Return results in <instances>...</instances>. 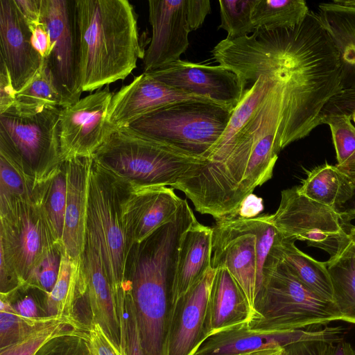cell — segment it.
Listing matches in <instances>:
<instances>
[{"label": "cell", "instance_id": "obj_1", "mask_svg": "<svg viewBox=\"0 0 355 355\" xmlns=\"http://www.w3.org/2000/svg\"><path fill=\"white\" fill-rule=\"evenodd\" d=\"M282 121L280 106L266 98L227 150L193 165L171 188L216 221L232 214L272 177Z\"/></svg>", "mask_w": 355, "mask_h": 355}, {"label": "cell", "instance_id": "obj_2", "mask_svg": "<svg viewBox=\"0 0 355 355\" xmlns=\"http://www.w3.org/2000/svg\"><path fill=\"white\" fill-rule=\"evenodd\" d=\"M76 8L81 92L125 79L145 54L132 4L127 0H76Z\"/></svg>", "mask_w": 355, "mask_h": 355}, {"label": "cell", "instance_id": "obj_3", "mask_svg": "<svg viewBox=\"0 0 355 355\" xmlns=\"http://www.w3.org/2000/svg\"><path fill=\"white\" fill-rule=\"evenodd\" d=\"M180 239L157 231L130 251L125 270V291L135 307L144 355H168Z\"/></svg>", "mask_w": 355, "mask_h": 355}, {"label": "cell", "instance_id": "obj_4", "mask_svg": "<svg viewBox=\"0 0 355 355\" xmlns=\"http://www.w3.org/2000/svg\"><path fill=\"white\" fill-rule=\"evenodd\" d=\"M92 158L117 180L171 187L193 165L205 159L184 154L129 127L116 129Z\"/></svg>", "mask_w": 355, "mask_h": 355}, {"label": "cell", "instance_id": "obj_5", "mask_svg": "<svg viewBox=\"0 0 355 355\" xmlns=\"http://www.w3.org/2000/svg\"><path fill=\"white\" fill-rule=\"evenodd\" d=\"M86 243L101 260L118 311L125 302L126 264L132 244L122 220L118 182L94 159L89 180Z\"/></svg>", "mask_w": 355, "mask_h": 355}, {"label": "cell", "instance_id": "obj_6", "mask_svg": "<svg viewBox=\"0 0 355 355\" xmlns=\"http://www.w3.org/2000/svg\"><path fill=\"white\" fill-rule=\"evenodd\" d=\"M234 109L213 101H184L150 111L128 127L188 155L205 157Z\"/></svg>", "mask_w": 355, "mask_h": 355}, {"label": "cell", "instance_id": "obj_7", "mask_svg": "<svg viewBox=\"0 0 355 355\" xmlns=\"http://www.w3.org/2000/svg\"><path fill=\"white\" fill-rule=\"evenodd\" d=\"M249 327L272 331L308 329L342 320L334 302L309 291L281 259L267 274Z\"/></svg>", "mask_w": 355, "mask_h": 355}, {"label": "cell", "instance_id": "obj_8", "mask_svg": "<svg viewBox=\"0 0 355 355\" xmlns=\"http://www.w3.org/2000/svg\"><path fill=\"white\" fill-rule=\"evenodd\" d=\"M62 108L28 112L12 105L0 114V146L20 158L34 175L36 185L63 161L58 136Z\"/></svg>", "mask_w": 355, "mask_h": 355}, {"label": "cell", "instance_id": "obj_9", "mask_svg": "<svg viewBox=\"0 0 355 355\" xmlns=\"http://www.w3.org/2000/svg\"><path fill=\"white\" fill-rule=\"evenodd\" d=\"M271 221L285 239L300 240L328 252L330 257L350 242L353 227L340 211L319 203L300 193L298 187L281 192Z\"/></svg>", "mask_w": 355, "mask_h": 355}, {"label": "cell", "instance_id": "obj_10", "mask_svg": "<svg viewBox=\"0 0 355 355\" xmlns=\"http://www.w3.org/2000/svg\"><path fill=\"white\" fill-rule=\"evenodd\" d=\"M0 255L15 268L24 286L34 267L58 243L33 201L0 207Z\"/></svg>", "mask_w": 355, "mask_h": 355}, {"label": "cell", "instance_id": "obj_11", "mask_svg": "<svg viewBox=\"0 0 355 355\" xmlns=\"http://www.w3.org/2000/svg\"><path fill=\"white\" fill-rule=\"evenodd\" d=\"M41 22L51 43L47 64L66 107L79 101L82 93L76 0H42Z\"/></svg>", "mask_w": 355, "mask_h": 355}, {"label": "cell", "instance_id": "obj_12", "mask_svg": "<svg viewBox=\"0 0 355 355\" xmlns=\"http://www.w3.org/2000/svg\"><path fill=\"white\" fill-rule=\"evenodd\" d=\"M114 92L107 87L61 110L58 136L62 159L92 157L116 130L108 119Z\"/></svg>", "mask_w": 355, "mask_h": 355}, {"label": "cell", "instance_id": "obj_13", "mask_svg": "<svg viewBox=\"0 0 355 355\" xmlns=\"http://www.w3.org/2000/svg\"><path fill=\"white\" fill-rule=\"evenodd\" d=\"M212 230L211 266L214 269L225 267L254 310L259 291L257 235L250 218H223L216 221Z\"/></svg>", "mask_w": 355, "mask_h": 355}, {"label": "cell", "instance_id": "obj_14", "mask_svg": "<svg viewBox=\"0 0 355 355\" xmlns=\"http://www.w3.org/2000/svg\"><path fill=\"white\" fill-rule=\"evenodd\" d=\"M147 73L179 91L232 109L235 108L245 92V86L238 76L220 65L180 60Z\"/></svg>", "mask_w": 355, "mask_h": 355}, {"label": "cell", "instance_id": "obj_15", "mask_svg": "<svg viewBox=\"0 0 355 355\" xmlns=\"http://www.w3.org/2000/svg\"><path fill=\"white\" fill-rule=\"evenodd\" d=\"M116 180L120 191L123 223L132 245L142 242L168 222L183 200L171 187Z\"/></svg>", "mask_w": 355, "mask_h": 355}, {"label": "cell", "instance_id": "obj_16", "mask_svg": "<svg viewBox=\"0 0 355 355\" xmlns=\"http://www.w3.org/2000/svg\"><path fill=\"white\" fill-rule=\"evenodd\" d=\"M343 335L342 327L328 325L290 331H272L245 325L209 337L195 355H243L308 340L336 343L343 339Z\"/></svg>", "mask_w": 355, "mask_h": 355}, {"label": "cell", "instance_id": "obj_17", "mask_svg": "<svg viewBox=\"0 0 355 355\" xmlns=\"http://www.w3.org/2000/svg\"><path fill=\"white\" fill-rule=\"evenodd\" d=\"M152 37L144 57V73L180 60L189 47L191 30L187 19L186 0H149Z\"/></svg>", "mask_w": 355, "mask_h": 355}, {"label": "cell", "instance_id": "obj_18", "mask_svg": "<svg viewBox=\"0 0 355 355\" xmlns=\"http://www.w3.org/2000/svg\"><path fill=\"white\" fill-rule=\"evenodd\" d=\"M78 300L85 301L89 308V324H99L122 355H127L126 337L122 331L114 293L98 254L87 243L82 257L76 302Z\"/></svg>", "mask_w": 355, "mask_h": 355}, {"label": "cell", "instance_id": "obj_19", "mask_svg": "<svg viewBox=\"0 0 355 355\" xmlns=\"http://www.w3.org/2000/svg\"><path fill=\"white\" fill-rule=\"evenodd\" d=\"M215 272L211 267L172 306L168 355H195L207 340L204 326Z\"/></svg>", "mask_w": 355, "mask_h": 355}, {"label": "cell", "instance_id": "obj_20", "mask_svg": "<svg viewBox=\"0 0 355 355\" xmlns=\"http://www.w3.org/2000/svg\"><path fill=\"white\" fill-rule=\"evenodd\" d=\"M0 60L17 92L32 80L44 60L32 45L31 30L14 0H0Z\"/></svg>", "mask_w": 355, "mask_h": 355}, {"label": "cell", "instance_id": "obj_21", "mask_svg": "<svg viewBox=\"0 0 355 355\" xmlns=\"http://www.w3.org/2000/svg\"><path fill=\"white\" fill-rule=\"evenodd\" d=\"M184 101H212L179 91L143 73L114 93L108 119L114 129L128 127L150 111Z\"/></svg>", "mask_w": 355, "mask_h": 355}, {"label": "cell", "instance_id": "obj_22", "mask_svg": "<svg viewBox=\"0 0 355 355\" xmlns=\"http://www.w3.org/2000/svg\"><path fill=\"white\" fill-rule=\"evenodd\" d=\"M254 317V310L228 270L225 267L216 269L204 326L206 338L248 325Z\"/></svg>", "mask_w": 355, "mask_h": 355}, {"label": "cell", "instance_id": "obj_23", "mask_svg": "<svg viewBox=\"0 0 355 355\" xmlns=\"http://www.w3.org/2000/svg\"><path fill=\"white\" fill-rule=\"evenodd\" d=\"M92 157H76L66 161L67 184L62 244L71 258L80 261L86 245L88 189Z\"/></svg>", "mask_w": 355, "mask_h": 355}, {"label": "cell", "instance_id": "obj_24", "mask_svg": "<svg viewBox=\"0 0 355 355\" xmlns=\"http://www.w3.org/2000/svg\"><path fill=\"white\" fill-rule=\"evenodd\" d=\"M212 227L197 220L184 233L177 261L172 306L211 267Z\"/></svg>", "mask_w": 355, "mask_h": 355}, {"label": "cell", "instance_id": "obj_25", "mask_svg": "<svg viewBox=\"0 0 355 355\" xmlns=\"http://www.w3.org/2000/svg\"><path fill=\"white\" fill-rule=\"evenodd\" d=\"M316 12L338 53L342 91H355V8L332 1Z\"/></svg>", "mask_w": 355, "mask_h": 355}, {"label": "cell", "instance_id": "obj_26", "mask_svg": "<svg viewBox=\"0 0 355 355\" xmlns=\"http://www.w3.org/2000/svg\"><path fill=\"white\" fill-rule=\"evenodd\" d=\"M352 180L336 166L324 164L310 171L298 190L306 197L341 211L354 195Z\"/></svg>", "mask_w": 355, "mask_h": 355}, {"label": "cell", "instance_id": "obj_27", "mask_svg": "<svg viewBox=\"0 0 355 355\" xmlns=\"http://www.w3.org/2000/svg\"><path fill=\"white\" fill-rule=\"evenodd\" d=\"M67 184V165L64 160L37 184L33 193V202L44 216L55 242L62 246Z\"/></svg>", "mask_w": 355, "mask_h": 355}, {"label": "cell", "instance_id": "obj_28", "mask_svg": "<svg viewBox=\"0 0 355 355\" xmlns=\"http://www.w3.org/2000/svg\"><path fill=\"white\" fill-rule=\"evenodd\" d=\"M325 263L331 281L334 303L342 320L355 324V259L351 240Z\"/></svg>", "mask_w": 355, "mask_h": 355}, {"label": "cell", "instance_id": "obj_29", "mask_svg": "<svg viewBox=\"0 0 355 355\" xmlns=\"http://www.w3.org/2000/svg\"><path fill=\"white\" fill-rule=\"evenodd\" d=\"M282 259L309 291L322 300L334 302L331 281L325 262L318 261L299 250L295 241L285 239L281 245Z\"/></svg>", "mask_w": 355, "mask_h": 355}, {"label": "cell", "instance_id": "obj_30", "mask_svg": "<svg viewBox=\"0 0 355 355\" xmlns=\"http://www.w3.org/2000/svg\"><path fill=\"white\" fill-rule=\"evenodd\" d=\"M277 79L261 76L245 90L241 101L234 109L223 135L207 153L205 159L227 149L247 125L261 104Z\"/></svg>", "mask_w": 355, "mask_h": 355}, {"label": "cell", "instance_id": "obj_31", "mask_svg": "<svg viewBox=\"0 0 355 355\" xmlns=\"http://www.w3.org/2000/svg\"><path fill=\"white\" fill-rule=\"evenodd\" d=\"M36 181L20 158L0 146V207L19 201H33Z\"/></svg>", "mask_w": 355, "mask_h": 355}, {"label": "cell", "instance_id": "obj_32", "mask_svg": "<svg viewBox=\"0 0 355 355\" xmlns=\"http://www.w3.org/2000/svg\"><path fill=\"white\" fill-rule=\"evenodd\" d=\"M81 263L82 260L71 258L64 250L57 282L51 292L45 296L44 306L48 315L75 319L74 304L81 273Z\"/></svg>", "mask_w": 355, "mask_h": 355}, {"label": "cell", "instance_id": "obj_33", "mask_svg": "<svg viewBox=\"0 0 355 355\" xmlns=\"http://www.w3.org/2000/svg\"><path fill=\"white\" fill-rule=\"evenodd\" d=\"M17 108L35 112L46 107H64L62 95L58 87L46 59L32 80L15 95Z\"/></svg>", "mask_w": 355, "mask_h": 355}, {"label": "cell", "instance_id": "obj_34", "mask_svg": "<svg viewBox=\"0 0 355 355\" xmlns=\"http://www.w3.org/2000/svg\"><path fill=\"white\" fill-rule=\"evenodd\" d=\"M309 10L304 0H257L252 20L255 30L289 28L301 23Z\"/></svg>", "mask_w": 355, "mask_h": 355}, {"label": "cell", "instance_id": "obj_35", "mask_svg": "<svg viewBox=\"0 0 355 355\" xmlns=\"http://www.w3.org/2000/svg\"><path fill=\"white\" fill-rule=\"evenodd\" d=\"M69 318H71L56 315L22 316L16 313L6 297L0 295V348L15 344L38 331Z\"/></svg>", "mask_w": 355, "mask_h": 355}, {"label": "cell", "instance_id": "obj_36", "mask_svg": "<svg viewBox=\"0 0 355 355\" xmlns=\"http://www.w3.org/2000/svg\"><path fill=\"white\" fill-rule=\"evenodd\" d=\"M257 0H219L221 23L218 28L227 31V39L240 38L255 31L252 20Z\"/></svg>", "mask_w": 355, "mask_h": 355}, {"label": "cell", "instance_id": "obj_37", "mask_svg": "<svg viewBox=\"0 0 355 355\" xmlns=\"http://www.w3.org/2000/svg\"><path fill=\"white\" fill-rule=\"evenodd\" d=\"M77 330L86 331L76 320L69 318L38 331L15 344L0 348V355H35L53 338Z\"/></svg>", "mask_w": 355, "mask_h": 355}, {"label": "cell", "instance_id": "obj_38", "mask_svg": "<svg viewBox=\"0 0 355 355\" xmlns=\"http://www.w3.org/2000/svg\"><path fill=\"white\" fill-rule=\"evenodd\" d=\"M327 124L331 130L336 150L337 166L347 161L355 153V126L347 114L322 116L320 125Z\"/></svg>", "mask_w": 355, "mask_h": 355}, {"label": "cell", "instance_id": "obj_39", "mask_svg": "<svg viewBox=\"0 0 355 355\" xmlns=\"http://www.w3.org/2000/svg\"><path fill=\"white\" fill-rule=\"evenodd\" d=\"M63 247L57 244L34 267L24 287L38 289L45 294L53 290L60 272Z\"/></svg>", "mask_w": 355, "mask_h": 355}, {"label": "cell", "instance_id": "obj_40", "mask_svg": "<svg viewBox=\"0 0 355 355\" xmlns=\"http://www.w3.org/2000/svg\"><path fill=\"white\" fill-rule=\"evenodd\" d=\"M85 333V330H77L55 337L35 355H92Z\"/></svg>", "mask_w": 355, "mask_h": 355}, {"label": "cell", "instance_id": "obj_41", "mask_svg": "<svg viewBox=\"0 0 355 355\" xmlns=\"http://www.w3.org/2000/svg\"><path fill=\"white\" fill-rule=\"evenodd\" d=\"M25 293L24 288H21L9 296L3 297L8 300L13 309L20 315L29 318L47 316L45 297L40 300L37 295Z\"/></svg>", "mask_w": 355, "mask_h": 355}, {"label": "cell", "instance_id": "obj_42", "mask_svg": "<svg viewBox=\"0 0 355 355\" xmlns=\"http://www.w3.org/2000/svg\"><path fill=\"white\" fill-rule=\"evenodd\" d=\"M125 293L124 318L126 337V354L144 355L133 301L128 291H125Z\"/></svg>", "mask_w": 355, "mask_h": 355}, {"label": "cell", "instance_id": "obj_43", "mask_svg": "<svg viewBox=\"0 0 355 355\" xmlns=\"http://www.w3.org/2000/svg\"><path fill=\"white\" fill-rule=\"evenodd\" d=\"M85 338L92 355H122L99 324L87 327Z\"/></svg>", "mask_w": 355, "mask_h": 355}, {"label": "cell", "instance_id": "obj_44", "mask_svg": "<svg viewBox=\"0 0 355 355\" xmlns=\"http://www.w3.org/2000/svg\"><path fill=\"white\" fill-rule=\"evenodd\" d=\"M331 343L334 342L326 340H308L293 343L283 347L282 355H326Z\"/></svg>", "mask_w": 355, "mask_h": 355}, {"label": "cell", "instance_id": "obj_45", "mask_svg": "<svg viewBox=\"0 0 355 355\" xmlns=\"http://www.w3.org/2000/svg\"><path fill=\"white\" fill-rule=\"evenodd\" d=\"M354 110L355 91H341L324 106L321 116L329 114H347L350 116Z\"/></svg>", "mask_w": 355, "mask_h": 355}, {"label": "cell", "instance_id": "obj_46", "mask_svg": "<svg viewBox=\"0 0 355 355\" xmlns=\"http://www.w3.org/2000/svg\"><path fill=\"white\" fill-rule=\"evenodd\" d=\"M187 19L189 28L195 31L203 24L211 12L209 0H186Z\"/></svg>", "mask_w": 355, "mask_h": 355}, {"label": "cell", "instance_id": "obj_47", "mask_svg": "<svg viewBox=\"0 0 355 355\" xmlns=\"http://www.w3.org/2000/svg\"><path fill=\"white\" fill-rule=\"evenodd\" d=\"M16 93L8 70L0 60V114L15 104Z\"/></svg>", "mask_w": 355, "mask_h": 355}, {"label": "cell", "instance_id": "obj_48", "mask_svg": "<svg viewBox=\"0 0 355 355\" xmlns=\"http://www.w3.org/2000/svg\"><path fill=\"white\" fill-rule=\"evenodd\" d=\"M29 28L33 46L43 59L47 58L51 52V43L45 26L40 22Z\"/></svg>", "mask_w": 355, "mask_h": 355}, {"label": "cell", "instance_id": "obj_49", "mask_svg": "<svg viewBox=\"0 0 355 355\" xmlns=\"http://www.w3.org/2000/svg\"><path fill=\"white\" fill-rule=\"evenodd\" d=\"M29 27L41 22L42 0H14Z\"/></svg>", "mask_w": 355, "mask_h": 355}, {"label": "cell", "instance_id": "obj_50", "mask_svg": "<svg viewBox=\"0 0 355 355\" xmlns=\"http://www.w3.org/2000/svg\"><path fill=\"white\" fill-rule=\"evenodd\" d=\"M263 210L262 198L251 193L243 200L236 211L227 217L250 218L258 216Z\"/></svg>", "mask_w": 355, "mask_h": 355}, {"label": "cell", "instance_id": "obj_51", "mask_svg": "<svg viewBox=\"0 0 355 355\" xmlns=\"http://www.w3.org/2000/svg\"><path fill=\"white\" fill-rule=\"evenodd\" d=\"M326 355H355V349L349 342L343 339L336 343H331Z\"/></svg>", "mask_w": 355, "mask_h": 355}, {"label": "cell", "instance_id": "obj_52", "mask_svg": "<svg viewBox=\"0 0 355 355\" xmlns=\"http://www.w3.org/2000/svg\"><path fill=\"white\" fill-rule=\"evenodd\" d=\"M355 186V180H352ZM345 220L351 223L355 219V189L352 198L340 211Z\"/></svg>", "mask_w": 355, "mask_h": 355}, {"label": "cell", "instance_id": "obj_53", "mask_svg": "<svg viewBox=\"0 0 355 355\" xmlns=\"http://www.w3.org/2000/svg\"><path fill=\"white\" fill-rule=\"evenodd\" d=\"M253 355H282L283 347H278L272 349H267L252 353Z\"/></svg>", "mask_w": 355, "mask_h": 355}, {"label": "cell", "instance_id": "obj_54", "mask_svg": "<svg viewBox=\"0 0 355 355\" xmlns=\"http://www.w3.org/2000/svg\"><path fill=\"white\" fill-rule=\"evenodd\" d=\"M335 2L343 6L355 8V0H334Z\"/></svg>", "mask_w": 355, "mask_h": 355}, {"label": "cell", "instance_id": "obj_55", "mask_svg": "<svg viewBox=\"0 0 355 355\" xmlns=\"http://www.w3.org/2000/svg\"><path fill=\"white\" fill-rule=\"evenodd\" d=\"M349 238L354 248V259H355V226H353L349 232Z\"/></svg>", "mask_w": 355, "mask_h": 355}, {"label": "cell", "instance_id": "obj_56", "mask_svg": "<svg viewBox=\"0 0 355 355\" xmlns=\"http://www.w3.org/2000/svg\"><path fill=\"white\" fill-rule=\"evenodd\" d=\"M350 116L352 121H353L355 124V110L351 113Z\"/></svg>", "mask_w": 355, "mask_h": 355}, {"label": "cell", "instance_id": "obj_57", "mask_svg": "<svg viewBox=\"0 0 355 355\" xmlns=\"http://www.w3.org/2000/svg\"><path fill=\"white\" fill-rule=\"evenodd\" d=\"M243 355H253L252 353H250V354H243Z\"/></svg>", "mask_w": 355, "mask_h": 355}]
</instances>
